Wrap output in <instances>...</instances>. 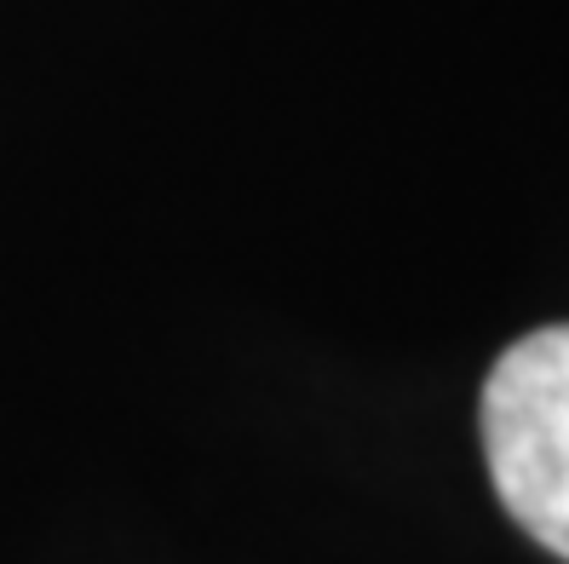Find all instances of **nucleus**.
<instances>
[{"label":"nucleus","mask_w":569,"mask_h":564,"mask_svg":"<svg viewBox=\"0 0 569 564\" xmlns=\"http://www.w3.org/2000/svg\"><path fill=\"white\" fill-rule=\"evenodd\" d=\"M483 455L507 513L569 558V323L535 328L483 380Z\"/></svg>","instance_id":"f257e3e1"}]
</instances>
